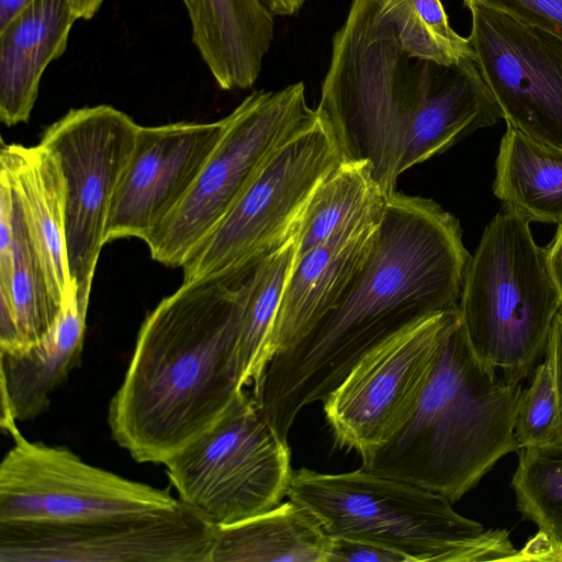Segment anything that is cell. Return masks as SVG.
I'll return each instance as SVG.
<instances>
[{
  "label": "cell",
  "instance_id": "ba28073f",
  "mask_svg": "<svg viewBox=\"0 0 562 562\" xmlns=\"http://www.w3.org/2000/svg\"><path fill=\"white\" fill-rule=\"evenodd\" d=\"M341 162L331 130L315 115L263 162L234 205L188 254L183 282L254 269L297 234L317 187Z\"/></svg>",
  "mask_w": 562,
  "mask_h": 562
},
{
  "label": "cell",
  "instance_id": "8992f818",
  "mask_svg": "<svg viewBox=\"0 0 562 562\" xmlns=\"http://www.w3.org/2000/svg\"><path fill=\"white\" fill-rule=\"evenodd\" d=\"M529 223L503 204L471 257L459 301L474 353L512 384L532 376L542 362L562 306L546 248L533 240Z\"/></svg>",
  "mask_w": 562,
  "mask_h": 562
},
{
  "label": "cell",
  "instance_id": "277c9868",
  "mask_svg": "<svg viewBox=\"0 0 562 562\" xmlns=\"http://www.w3.org/2000/svg\"><path fill=\"white\" fill-rule=\"evenodd\" d=\"M522 389L505 382L469 344L461 317L446 334L404 426L360 457L361 469L459 501L507 453Z\"/></svg>",
  "mask_w": 562,
  "mask_h": 562
},
{
  "label": "cell",
  "instance_id": "4316f807",
  "mask_svg": "<svg viewBox=\"0 0 562 562\" xmlns=\"http://www.w3.org/2000/svg\"><path fill=\"white\" fill-rule=\"evenodd\" d=\"M514 434L519 448L558 442L559 402L552 367L547 357L536 368L530 386L522 390Z\"/></svg>",
  "mask_w": 562,
  "mask_h": 562
},
{
  "label": "cell",
  "instance_id": "7a4b0ae2",
  "mask_svg": "<svg viewBox=\"0 0 562 562\" xmlns=\"http://www.w3.org/2000/svg\"><path fill=\"white\" fill-rule=\"evenodd\" d=\"M255 268L183 282L146 316L108 411L113 439L135 461L164 464L243 390L236 346Z\"/></svg>",
  "mask_w": 562,
  "mask_h": 562
},
{
  "label": "cell",
  "instance_id": "e575fe53",
  "mask_svg": "<svg viewBox=\"0 0 562 562\" xmlns=\"http://www.w3.org/2000/svg\"><path fill=\"white\" fill-rule=\"evenodd\" d=\"M79 19L89 20L100 9L104 0H70Z\"/></svg>",
  "mask_w": 562,
  "mask_h": 562
},
{
  "label": "cell",
  "instance_id": "2e32d148",
  "mask_svg": "<svg viewBox=\"0 0 562 562\" xmlns=\"http://www.w3.org/2000/svg\"><path fill=\"white\" fill-rule=\"evenodd\" d=\"M387 199L356 213L295 259L270 335L271 359L299 341L341 297L371 248Z\"/></svg>",
  "mask_w": 562,
  "mask_h": 562
},
{
  "label": "cell",
  "instance_id": "ffe728a7",
  "mask_svg": "<svg viewBox=\"0 0 562 562\" xmlns=\"http://www.w3.org/2000/svg\"><path fill=\"white\" fill-rule=\"evenodd\" d=\"M0 171L20 198L49 290L61 306L75 288L67 261L65 181L58 158L41 144H2Z\"/></svg>",
  "mask_w": 562,
  "mask_h": 562
},
{
  "label": "cell",
  "instance_id": "5b68a950",
  "mask_svg": "<svg viewBox=\"0 0 562 562\" xmlns=\"http://www.w3.org/2000/svg\"><path fill=\"white\" fill-rule=\"evenodd\" d=\"M286 497L306 508L331 538L370 542L408 562L517 561L505 529H484L441 494L363 469L292 472Z\"/></svg>",
  "mask_w": 562,
  "mask_h": 562
},
{
  "label": "cell",
  "instance_id": "4dcf8cb0",
  "mask_svg": "<svg viewBox=\"0 0 562 562\" xmlns=\"http://www.w3.org/2000/svg\"><path fill=\"white\" fill-rule=\"evenodd\" d=\"M557 560H562V543L550 538L541 530L518 551L517 557V561Z\"/></svg>",
  "mask_w": 562,
  "mask_h": 562
},
{
  "label": "cell",
  "instance_id": "603a6c76",
  "mask_svg": "<svg viewBox=\"0 0 562 562\" xmlns=\"http://www.w3.org/2000/svg\"><path fill=\"white\" fill-rule=\"evenodd\" d=\"M506 125L495 164L494 194L530 222L562 223V149L541 145Z\"/></svg>",
  "mask_w": 562,
  "mask_h": 562
},
{
  "label": "cell",
  "instance_id": "484cf974",
  "mask_svg": "<svg viewBox=\"0 0 562 562\" xmlns=\"http://www.w3.org/2000/svg\"><path fill=\"white\" fill-rule=\"evenodd\" d=\"M510 485L521 515L562 543V443L520 448Z\"/></svg>",
  "mask_w": 562,
  "mask_h": 562
},
{
  "label": "cell",
  "instance_id": "f546056e",
  "mask_svg": "<svg viewBox=\"0 0 562 562\" xmlns=\"http://www.w3.org/2000/svg\"><path fill=\"white\" fill-rule=\"evenodd\" d=\"M544 357L549 359L554 375L559 402V436L557 443H562V307L553 318Z\"/></svg>",
  "mask_w": 562,
  "mask_h": 562
},
{
  "label": "cell",
  "instance_id": "9c48e42d",
  "mask_svg": "<svg viewBox=\"0 0 562 562\" xmlns=\"http://www.w3.org/2000/svg\"><path fill=\"white\" fill-rule=\"evenodd\" d=\"M314 115L302 81L247 95L224 117L223 134L187 195L145 239L151 258L165 266L181 267L268 157Z\"/></svg>",
  "mask_w": 562,
  "mask_h": 562
},
{
  "label": "cell",
  "instance_id": "3957f363",
  "mask_svg": "<svg viewBox=\"0 0 562 562\" xmlns=\"http://www.w3.org/2000/svg\"><path fill=\"white\" fill-rule=\"evenodd\" d=\"M474 58L462 57L378 0H351L331 41L316 112L341 161L364 162L380 190L395 192L407 145L448 117Z\"/></svg>",
  "mask_w": 562,
  "mask_h": 562
},
{
  "label": "cell",
  "instance_id": "30bf717a",
  "mask_svg": "<svg viewBox=\"0 0 562 562\" xmlns=\"http://www.w3.org/2000/svg\"><path fill=\"white\" fill-rule=\"evenodd\" d=\"M0 463V521L81 522L151 515L176 508L168 491L86 463L66 447L25 439Z\"/></svg>",
  "mask_w": 562,
  "mask_h": 562
},
{
  "label": "cell",
  "instance_id": "1f68e13d",
  "mask_svg": "<svg viewBox=\"0 0 562 562\" xmlns=\"http://www.w3.org/2000/svg\"><path fill=\"white\" fill-rule=\"evenodd\" d=\"M546 252L548 266L562 302V223L558 224L557 234L546 247Z\"/></svg>",
  "mask_w": 562,
  "mask_h": 562
},
{
  "label": "cell",
  "instance_id": "836d02e7",
  "mask_svg": "<svg viewBox=\"0 0 562 562\" xmlns=\"http://www.w3.org/2000/svg\"><path fill=\"white\" fill-rule=\"evenodd\" d=\"M32 0H0V27L5 25Z\"/></svg>",
  "mask_w": 562,
  "mask_h": 562
},
{
  "label": "cell",
  "instance_id": "9a60e30c",
  "mask_svg": "<svg viewBox=\"0 0 562 562\" xmlns=\"http://www.w3.org/2000/svg\"><path fill=\"white\" fill-rule=\"evenodd\" d=\"M225 119L140 126L114 193L105 243L143 241L181 203L217 145Z\"/></svg>",
  "mask_w": 562,
  "mask_h": 562
},
{
  "label": "cell",
  "instance_id": "5bb4252c",
  "mask_svg": "<svg viewBox=\"0 0 562 562\" xmlns=\"http://www.w3.org/2000/svg\"><path fill=\"white\" fill-rule=\"evenodd\" d=\"M468 9L474 60L506 124L562 149V37L494 8Z\"/></svg>",
  "mask_w": 562,
  "mask_h": 562
},
{
  "label": "cell",
  "instance_id": "d4e9b609",
  "mask_svg": "<svg viewBox=\"0 0 562 562\" xmlns=\"http://www.w3.org/2000/svg\"><path fill=\"white\" fill-rule=\"evenodd\" d=\"M387 198L373 181L367 164L341 161L310 199L297 232L295 259L324 241L356 213Z\"/></svg>",
  "mask_w": 562,
  "mask_h": 562
},
{
  "label": "cell",
  "instance_id": "ac0fdd59",
  "mask_svg": "<svg viewBox=\"0 0 562 562\" xmlns=\"http://www.w3.org/2000/svg\"><path fill=\"white\" fill-rule=\"evenodd\" d=\"M192 42L217 86L246 90L257 81L274 36L261 0H182Z\"/></svg>",
  "mask_w": 562,
  "mask_h": 562
},
{
  "label": "cell",
  "instance_id": "cb8c5ba5",
  "mask_svg": "<svg viewBox=\"0 0 562 562\" xmlns=\"http://www.w3.org/2000/svg\"><path fill=\"white\" fill-rule=\"evenodd\" d=\"M297 234L256 266L244 304L236 346L237 378L241 389L252 385L257 402L271 361L269 340L272 326L295 262Z\"/></svg>",
  "mask_w": 562,
  "mask_h": 562
},
{
  "label": "cell",
  "instance_id": "83f0119b",
  "mask_svg": "<svg viewBox=\"0 0 562 562\" xmlns=\"http://www.w3.org/2000/svg\"><path fill=\"white\" fill-rule=\"evenodd\" d=\"M475 3L504 11L562 37V0H463L467 8Z\"/></svg>",
  "mask_w": 562,
  "mask_h": 562
},
{
  "label": "cell",
  "instance_id": "44dd1931",
  "mask_svg": "<svg viewBox=\"0 0 562 562\" xmlns=\"http://www.w3.org/2000/svg\"><path fill=\"white\" fill-rule=\"evenodd\" d=\"M330 537L289 499L239 522L216 528L211 562H327Z\"/></svg>",
  "mask_w": 562,
  "mask_h": 562
},
{
  "label": "cell",
  "instance_id": "8fae6325",
  "mask_svg": "<svg viewBox=\"0 0 562 562\" xmlns=\"http://www.w3.org/2000/svg\"><path fill=\"white\" fill-rule=\"evenodd\" d=\"M139 125L105 104L69 110L43 133L65 181V238L71 283L90 297L105 243L111 203L132 156Z\"/></svg>",
  "mask_w": 562,
  "mask_h": 562
},
{
  "label": "cell",
  "instance_id": "d6986e66",
  "mask_svg": "<svg viewBox=\"0 0 562 562\" xmlns=\"http://www.w3.org/2000/svg\"><path fill=\"white\" fill-rule=\"evenodd\" d=\"M88 306L74 289L41 344L23 355H0L2 426L46 411L50 394L79 366Z\"/></svg>",
  "mask_w": 562,
  "mask_h": 562
},
{
  "label": "cell",
  "instance_id": "e0dca14e",
  "mask_svg": "<svg viewBox=\"0 0 562 562\" xmlns=\"http://www.w3.org/2000/svg\"><path fill=\"white\" fill-rule=\"evenodd\" d=\"M70 0H32L0 27V120L29 121L46 67L60 57L78 20Z\"/></svg>",
  "mask_w": 562,
  "mask_h": 562
},
{
  "label": "cell",
  "instance_id": "4fadbf2b",
  "mask_svg": "<svg viewBox=\"0 0 562 562\" xmlns=\"http://www.w3.org/2000/svg\"><path fill=\"white\" fill-rule=\"evenodd\" d=\"M216 528L181 502L126 518L0 521V562H211Z\"/></svg>",
  "mask_w": 562,
  "mask_h": 562
},
{
  "label": "cell",
  "instance_id": "d6a6232c",
  "mask_svg": "<svg viewBox=\"0 0 562 562\" xmlns=\"http://www.w3.org/2000/svg\"><path fill=\"white\" fill-rule=\"evenodd\" d=\"M274 16H290L296 14L305 0H261Z\"/></svg>",
  "mask_w": 562,
  "mask_h": 562
},
{
  "label": "cell",
  "instance_id": "6da1fadb",
  "mask_svg": "<svg viewBox=\"0 0 562 562\" xmlns=\"http://www.w3.org/2000/svg\"><path fill=\"white\" fill-rule=\"evenodd\" d=\"M471 255L459 221L431 199L394 192L371 248L337 303L274 355L259 404L282 438L372 349L434 314L459 307Z\"/></svg>",
  "mask_w": 562,
  "mask_h": 562
},
{
  "label": "cell",
  "instance_id": "7c38bea8",
  "mask_svg": "<svg viewBox=\"0 0 562 562\" xmlns=\"http://www.w3.org/2000/svg\"><path fill=\"white\" fill-rule=\"evenodd\" d=\"M459 307L434 314L363 358L322 402L335 443L360 457L384 446L413 414Z\"/></svg>",
  "mask_w": 562,
  "mask_h": 562
},
{
  "label": "cell",
  "instance_id": "7402d4cb",
  "mask_svg": "<svg viewBox=\"0 0 562 562\" xmlns=\"http://www.w3.org/2000/svg\"><path fill=\"white\" fill-rule=\"evenodd\" d=\"M8 181L12 195L13 269L10 296L0 299V355L19 356L41 344L61 306L52 295L22 203Z\"/></svg>",
  "mask_w": 562,
  "mask_h": 562
},
{
  "label": "cell",
  "instance_id": "52a82bcc",
  "mask_svg": "<svg viewBox=\"0 0 562 562\" xmlns=\"http://www.w3.org/2000/svg\"><path fill=\"white\" fill-rule=\"evenodd\" d=\"M164 464L178 499L215 527L278 506L293 472L288 441L246 387L212 426Z\"/></svg>",
  "mask_w": 562,
  "mask_h": 562
},
{
  "label": "cell",
  "instance_id": "f1b7e54d",
  "mask_svg": "<svg viewBox=\"0 0 562 562\" xmlns=\"http://www.w3.org/2000/svg\"><path fill=\"white\" fill-rule=\"evenodd\" d=\"M408 562L403 554L366 541L331 538L327 562Z\"/></svg>",
  "mask_w": 562,
  "mask_h": 562
}]
</instances>
